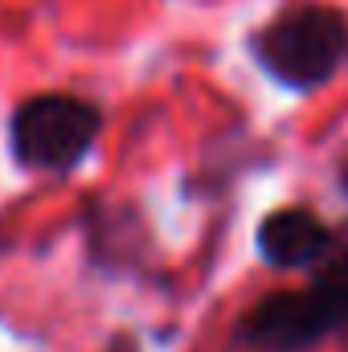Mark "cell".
I'll return each instance as SVG.
<instances>
[{
    "mask_svg": "<svg viewBox=\"0 0 348 352\" xmlns=\"http://www.w3.org/2000/svg\"><path fill=\"white\" fill-rule=\"evenodd\" d=\"M340 188H345V192H348V164H345V168H340Z\"/></svg>",
    "mask_w": 348,
    "mask_h": 352,
    "instance_id": "6",
    "label": "cell"
},
{
    "mask_svg": "<svg viewBox=\"0 0 348 352\" xmlns=\"http://www.w3.org/2000/svg\"><path fill=\"white\" fill-rule=\"evenodd\" d=\"M262 74L283 90L324 87L348 58V16L332 4H299L250 37Z\"/></svg>",
    "mask_w": 348,
    "mask_h": 352,
    "instance_id": "2",
    "label": "cell"
},
{
    "mask_svg": "<svg viewBox=\"0 0 348 352\" xmlns=\"http://www.w3.org/2000/svg\"><path fill=\"white\" fill-rule=\"evenodd\" d=\"M348 328V242L316 266V278L299 291H274L259 299L234 328V340L250 352H307Z\"/></svg>",
    "mask_w": 348,
    "mask_h": 352,
    "instance_id": "1",
    "label": "cell"
},
{
    "mask_svg": "<svg viewBox=\"0 0 348 352\" xmlns=\"http://www.w3.org/2000/svg\"><path fill=\"white\" fill-rule=\"evenodd\" d=\"M102 131V111L78 94H33L12 111V160L29 173L70 176Z\"/></svg>",
    "mask_w": 348,
    "mask_h": 352,
    "instance_id": "3",
    "label": "cell"
},
{
    "mask_svg": "<svg viewBox=\"0 0 348 352\" xmlns=\"http://www.w3.org/2000/svg\"><path fill=\"white\" fill-rule=\"evenodd\" d=\"M340 234L312 209H274L259 226V254L274 270H312L332 258Z\"/></svg>",
    "mask_w": 348,
    "mask_h": 352,
    "instance_id": "4",
    "label": "cell"
},
{
    "mask_svg": "<svg viewBox=\"0 0 348 352\" xmlns=\"http://www.w3.org/2000/svg\"><path fill=\"white\" fill-rule=\"evenodd\" d=\"M107 352H140V344H135L131 336H119V340H111V344H107Z\"/></svg>",
    "mask_w": 348,
    "mask_h": 352,
    "instance_id": "5",
    "label": "cell"
}]
</instances>
